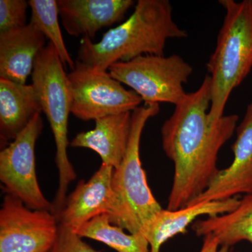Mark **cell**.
<instances>
[{"mask_svg":"<svg viewBox=\"0 0 252 252\" xmlns=\"http://www.w3.org/2000/svg\"><path fill=\"white\" fill-rule=\"evenodd\" d=\"M59 227L54 212L32 210L6 194L0 210V252H49Z\"/></svg>","mask_w":252,"mask_h":252,"instance_id":"9","label":"cell"},{"mask_svg":"<svg viewBox=\"0 0 252 252\" xmlns=\"http://www.w3.org/2000/svg\"><path fill=\"white\" fill-rule=\"evenodd\" d=\"M59 16L69 35L92 40L97 32L124 19L132 0H58Z\"/></svg>","mask_w":252,"mask_h":252,"instance_id":"12","label":"cell"},{"mask_svg":"<svg viewBox=\"0 0 252 252\" xmlns=\"http://www.w3.org/2000/svg\"><path fill=\"white\" fill-rule=\"evenodd\" d=\"M236 132L233 162L220 170L206 190L189 205L228 200L239 194H252V102L248 104Z\"/></svg>","mask_w":252,"mask_h":252,"instance_id":"10","label":"cell"},{"mask_svg":"<svg viewBox=\"0 0 252 252\" xmlns=\"http://www.w3.org/2000/svg\"><path fill=\"white\" fill-rule=\"evenodd\" d=\"M67 80L71 113L84 122L132 112L143 102L140 95L126 90L109 72L96 70L77 60Z\"/></svg>","mask_w":252,"mask_h":252,"instance_id":"7","label":"cell"},{"mask_svg":"<svg viewBox=\"0 0 252 252\" xmlns=\"http://www.w3.org/2000/svg\"><path fill=\"white\" fill-rule=\"evenodd\" d=\"M49 252H99L72 230L59 225L57 238Z\"/></svg>","mask_w":252,"mask_h":252,"instance_id":"21","label":"cell"},{"mask_svg":"<svg viewBox=\"0 0 252 252\" xmlns=\"http://www.w3.org/2000/svg\"><path fill=\"white\" fill-rule=\"evenodd\" d=\"M93 130L78 133L69 146L98 154L102 164L117 168L127 152L132 125V112H124L94 121Z\"/></svg>","mask_w":252,"mask_h":252,"instance_id":"15","label":"cell"},{"mask_svg":"<svg viewBox=\"0 0 252 252\" xmlns=\"http://www.w3.org/2000/svg\"><path fill=\"white\" fill-rule=\"evenodd\" d=\"M229 252H232V251H230Z\"/></svg>","mask_w":252,"mask_h":252,"instance_id":"23","label":"cell"},{"mask_svg":"<svg viewBox=\"0 0 252 252\" xmlns=\"http://www.w3.org/2000/svg\"><path fill=\"white\" fill-rule=\"evenodd\" d=\"M45 41V36L31 22L23 27L1 32L0 79L26 84Z\"/></svg>","mask_w":252,"mask_h":252,"instance_id":"14","label":"cell"},{"mask_svg":"<svg viewBox=\"0 0 252 252\" xmlns=\"http://www.w3.org/2000/svg\"><path fill=\"white\" fill-rule=\"evenodd\" d=\"M240 203L237 198L220 201L200 202L177 210L162 209L147 223L141 234L148 242L149 252H160L163 244L179 234H185L189 225L200 216L223 215L235 210Z\"/></svg>","mask_w":252,"mask_h":252,"instance_id":"13","label":"cell"},{"mask_svg":"<svg viewBox=\"0 0 252 252\" xmlns=\"http://www.w3.org/2000/svg\"><path fill=\"white\" fill-rule=\"evenodd\" d=\"M41 112L40 99L32 84L0 79V140L3 148Z\"/></svg>","mask_w":252,"mask_h":252,"instance_id":"16","label":"cell"},{"mask_svg":"<svg viewBox=\"0 0 252 252\" xmlns=\"http://www.w3.org/2000/svg\"><path fill=\"white\" fill-rule=\"evenodd\" d=\"M210 104L211 80L207 74L200 87L187 94L162 124V149L174 164L167 210L188 206L220 172L219 153L236 130L239 117L230 114L212 122L208 117Z\"/></svg>","mask_w":252,"mask_h":252,"instance_id":"1","label":"cell"},{"mask_svg":"<svg viewBox=\"0 0 252 252\" xmlns=\"http://www.w3.org/2000/svg\"><path fill=\"white\" fill-rule=\"evenodd\" d=\"M31 21L34 26L49 39L57 51L64 67L74 69L75 62L67 51L59 24V12L56 0H30Z\"/></svg>","mask_w":252,"mask_h":252,"instance_id":"19","label":"cell"},{"mask_svg":"<svg viewBox=\"0 0 252 252\" xmlns=\"http://www.w3.org/2000/svg\"><path fill=\"white\" fill-rule=\"evenodd\" d=\"M64 68L54 46L49 43L36 58L31 75L32 84L39 94L42 112L49 123L56 143L59 188L53 203L55 215L63 208L68 187L77 178L67 156V147L70 144L67 137L68 119L72 99Z\"/></svg>","mask_w":252,"mask_h":252,"instance_id":"5","label":"cell"},{"mask_svg":"<svg viewBox=\"0 0 252 252\" xmlns=\"http://www.w3.org/2000/svg\"><path fill=\"white\" fill-rule=\"evenodd\" d=\"M230 248L220 247L218 239L213 235L203 237V245L199 252H229Z\"/></svg>","mask_w":252,"mask_h":252,"instance_id":"22","label":"cell"},{"mask_svg":"<svg viewBox=\"0 0 252 252\" xmlns=\"http://www.w3.org/2000/svg\"><path fill=\"white\" fill-rule=\"evenodd\" d=\"M160 111L159 104H144L132 112V125L127 152L113 172L114 205L108 215L111 223L138 234L162 207L147 183L140 159V141L149 119Z\"/></svg>","mask_w":252,"mask_h":252,"instance_id":"4","label":"cell"},{"mask_svg":"<svg viewBox=\"0 0 252 252\" xmlns=\"http://www.w3.org/2000/svg\"><path fill=\"white\" fill-rule=\"evenodd\" d=\"M225 9L217 45L206 67L211 80L212 122L224 116L231 93L247 77L252 67V0H220Z\"/></svg>","mask_w":252,"mask_h":252,"instance_id":"3","label":"cell"},{"mask_svg":"<svg viewBox=\"0 0 252 252\" xmlns=\"http://www.w3.org/2000/svg\"><path fill=\"white\" fill-rule=\"evenodd\" d=\"M28 6L26 0H0V32L26 26Z\"/></svg>","mask_w":252,"mask_h":252,"instance_id":"20","label":"cell"},{"mask_svg":"<svg viewBox=\"0 0 252 252\" xmlns=\"http://www.w3.org/2000/svg\"><path fill=\"white\" fill-rule=\"evenodd\" d=\"M111 223L106 214L99 215L76 232L81 238L101 242L117 252H149L148 242L141 233L127 234Z\"/></svg>","mask_w":252,"mask_h":252,"instance_id":"18","label":"cell"},{"mask_svg":"<svg viewBox=\"0 0 252 252\" xmlns=\"http://www.w3.org/2000/svg\"><path fill=\"white\" fill-rule=\"evenodd\" d=\"M188 37L174 21L168 0H139L130 17L107 31L98 42L81 39L77 61L107 72L114 63L144 55L164 56L167 41Z\"/></svg>","mask_w":252,"mask_h":252,"instance_id":"2","label":"cell"},{"mask_svg":"<svg viewBox=\"0 0 252 252\" xmlns=\"http://www.w3.org/2000/svg\"><path fill=\"white\" fill-rule=\"evenodd\" d=\"M114 79L129 86L144 104L177 105L187 96L184 85L193 67L177 54L144 55L127 62L114 63L108 69Z\"/></svg>","mask_w":252,"mask_h":252,"instance_id":"6","label":"cell"},{"mask_svg":"<svg viewBox=\"0 0 252 252\" xmlns=\"http://www.w3.org/2000/svg\"><path fill=\"white\" fill-rule=\"evenodd\" d=\"M114 168L102 163L90 180H81L56 214L59 225L76 233L99 215H109L114 205L112 180Z\"/></svg>","mask_w":252,"mask_h":252,"instance_id":"11","label":"cell"},{"mask_svg":"<svg viewBox=\"0 0 252 252\" xmlns=\"http://www.w3.org/2000/svg\"><path fill=\"white\" fill-rule=\"evenodd\" d=\"M192 229L198 236L215 235L220 247L230 248L242 241L252 244V194L245 195L233 211L196 220Z\"/></svg>","mask_w":252,"mask_h":252,"instance_id":"17","label":"cell"},{"mask_svg":"<svg viewBox=\"0 0 252 252\" xmlns=\"http://www.w3.org/2000/svg\"><path fill=\"white\" fill-rule=\"evenodd\" d=\"M41 114L0 152V180L6 194L19 199L29 208L53 212V203L44 196L36 172L35 145L42 132Z\"/></svg>","mask_w":252,"mask_h":252,"instance_id":"8","label":"cell"}]
</instances>
